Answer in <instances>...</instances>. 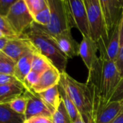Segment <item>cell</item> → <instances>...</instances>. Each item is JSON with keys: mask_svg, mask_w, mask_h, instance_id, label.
I'll return each instance as SVG.
<instances>
[{"mask_svg": "<svg viewBox=\"0 0 123 123\" xmlns=\"http://www.w3.org/2000/svg\"><path fill=\"white\" fill-rule=\"evenodd\" d=\"M23 1L33 17L48 7L47 0H23Z\"/></svg>", "mask_w": 123, "mask_h": 123, "instance_id": "24", "label": "cell"}, {"mask_svg": "<svg viewBox=\"0 0 123 123\" xmlns=\"http://www.w3.org/2000/svg\"><path fill=\"white\" fill-rule=\"evenodd\" d=\"M98 43L90 36H83V39L79 44L78 55L80 56L88 71H91L96 65L98 56Z\"/></svg>", "mask_w": 123, "mask_h": 123, "instance_id": "11", "label": "cell"}, {"mask_svg": "<svg viewBox=\"0 0 123 123\" xmlns=\"http://www.w3.org/2000/svg\"><path fill=\"white\" fill-rule=\"evenodd\" d=\"M120 49L119 43V23L113 29L106 44V51L109 57L114 62H116Z\"/></svg>", "mask_w": 123, "mask_h": 123, "instance_id": "20", "label": "cell"}, {"mask_svg": "<svg viewBox=\"0 0 123 123\" xmlns=\"http://www.w3.org/2000/svg\"><path fill=\"white\" fill-rule=\"evenodd\" d=\"M36 51H30L23 55L16 62L14 76L22 83L32 70V62L34 53Z\"/></svg>", "mask_w": 123, "mask_h": 123, "instance_id": "16", "label": "cell"}, {"mask_svg": "<svg viewBox=\"0 0 123 123\" xmlns=\"http://www.w3.org/2000/svg\"><path fill=\"white\" fill-rule=\"evenodd\" d=\"M27 98L24 95L17 97L8 104L10 107L16 113L24 115L27 108Z\"/></svg>", "mask_w": 123, "mask_h": 123, "instance_id": "25", "label": "cell"}, {"mask_svg": "<svg viewBox=\"0 0 123 123\" xmlns=\"http://www.w3.org/2000/svg\"><path fill=\"white\" fill-rule=\"evenodd\" d=\"M47 2L51 12V20L46 26L38 25L43 31L51 36L54 37L67 30H71L72 28L75 27L68 0H47Z\"/></svg>", "mask_w": 123, "mask_h": 123, "instance_id": "4", "label": "cell"}, {"mask_svg": "<svg viewBox=\"0 0 123 123\" xmlns=\"http://www.w3.org/2000/svg\"><path fill=\"white\" fill-rule=\"evenodd\" d=\"M59 71L54 66L48 69L41 75L38 83L33 88V91L37 93H41L50 88L57 86L61 79Z\"/></svg>", "mask_w": 123, "mask_h": 123, "instance_id": "14", "label": "cell"}, {"mask_svg": "<svg viewBox=\"0 0 123 123\" xmlns=\"http://www.w3.org/2000/svg\"><path fill=\"white\" fill-rule=\"evenodd\" d=\"M40 77L41 75L31 70L25 77L23 81V85L26 90H32L33 88L38 83Z\"/></svg>", "mask_w": 123, "mask_h": 123, "instance_id": "28", "label": "cell"}, {"mask_svg": "<svg viewBox=\"0 0 123 123\" xmlns=\"http://www.w3.org/2000/svg\"><path fill=\"white\" fill-rule=\"evenodd\" d=\"M53 38L56 41L60 50L68 59H72L78 55L79 44L73 38L71 30H67Z\"/></svg>", "mask_w": 123, "mask_h": 123, "instance_id": "12", "label": "cell"}, {"mask_svg": "<svg viewBox=\"0 0 123 123\" xmlns=\"http://www.w3.org/2000/svg\"><path fill=\"white\" fill-rule=\"evenodd\" d=\"M119 43L121 47L123 46V9L119 22Z\"/></svg>", "mask_w": 123, "mask_h": 123, "instance_id": "34", "label": "cell"}, {"mask_svg": "<svg viewBox=\"0 0 123 123\" xmlns=\"http://www.w3.org/2000/svg\"><path fill=\"white\" fill-rule=\"evenodd\" d=\"M34 22L37 23L38 25L46 26L47 25L51 20V12L50 9L49 7V5L47 7L43 9V10L38 12L36 15H35L33 17Z\"/></svg>", "mask_w": 123, "mask_h": 123, "instance_id": "27", "label": "cell"}, {"mask_svg": "<svg viewBox=\"0 0 123 123\" xmlns=\"http://www.w3.org/2000/svg\"><path fill=\"white\" fill-rule=\"evenodd\" d=\"M58 87H59V91L61 95L62 100V101H63V103L70 116L72 122H73L81 115H80V112L78 111L77 107L75 106V104L73 103V100L71 99L70 96H69L65 86L61 82V80H59Z\"/></svg>", "mask_w": 123, "mask_h": 123, "instance_id": "18", "label": "cell"}, {"mask_svg": "<svg viewBox=\"0 0 123 123\" xmlns=\"http://www.w3.org/2000/svg\"><path fill=\"white\" fill-rule=\"evenodd\" d=\"M5 18L19 36H23L34 22L32 15L23 0H18L12 5Z\"/></svg>", "mask_w": 123, "mask_h": 123, "instance_id": "6", "label": "cell"}, {"mask_svg": "<svg viewBox=\"0 0 123 123\" xmlns=\"http://www.w3.org/2000/svg\"><path fill=\"white\" fill-rule=\"evenodd\" d=\"M73 123H86V121L84 120V119L82 117V116H80L75 122H73Z\"/></svg>", "mask_w": 123, "mask_h": 123, "instance_id": "37", "label": "cell"}, {"mask_svg": "<svg viewBox=\"0 0 123 123\" xmlns=\"http://www.w3.org/2000/svg\"><path fill=\"white\" fill-rule=\"evenodd\" d=\"M111 123H123V107L119 113V114L117 116V117Z\"/></svg>", "mask_w": 123, "mask_h": 123, "instance_id": "36", "label": "cell"}, {"mask_svg": "<svg viewBox=\"0 0 123 123\" xmlns=\"http://www.w3.org/2000/svg\"><path fill=\"white\" fill-rule=\"evenodd\" d=\"M75 26L83 36H90L89 24L84 0H68Z\"/></svg>", "mask_w": 123, "mask_h": 123, "instance_id": "8", "label": "cell"}, {"mask_svg": "<svg viewBox=\"0 0 123 123\" xmlns=\"http://www.w3.org/2000/svg\"><path fill=\"white\" fill-rule=\"evenodd\" d=\"M116 65L117 67V69L120 73L121 77H123V46L120 47L118 56L116 59Z\"/></svg>", "mask_w": 123, "mask_h": 123, "instance_id": "33", "label": "cell"}, {"mask_svg": "<svg viewBox=\"0 0 123 123\" xmlns=\"http://www.w3.org/2000/svg\"><path fill=\"white\" fill-rule=\"evenodd\" d=\"M51 119L54 123H73L70 116L62 100L59 107L53 113Z\"/></svg>", "mask_w": 123, "mask_h": 123, "instance_id": "23", "label": "cell"}, {"mask_svg": "<svg viewBox=\"0 0 123 123\" xmlns=\"http://www.w3.org/2000/svg\"><path fill=\"white\" fill-rule=\"evenodd\" d=\"M37 51L47 58L60 73L65 72L68 57L60 50L54 38L43 31L35 22L24 33Z\"/></svg>", "mask_w": 123, "mask_h": 123, "instance_id": "2", "label": "cell"}, {"mask_svg": "<svg viewBox=\"0 0 123 123\" xmlns=\"http://www.w3.org/2000/svg\"><path fill=\"white\" fill-rule=\"evenodd\" d=\"M0 31L3 35L9 39L15 38L20 37L16 34V33L13 31L10 23L7 20L6 18L0 15Z\"/></svg>", "mask_w": 123, "mask_h": 123, "instance_id": "26", "label": "cell"}, {"mask_svg": "<svg viewBox=\"0 0 123 123\" xmlns=\"http://www.w3.org/2000/svg\"><path fill=\"white\" fill-rule=\"evenodd\" d=\"M123 101V77L118 83L109 101Z\"/></svg>", "mask_w": 123, "mask_h": 123, "instance_id": "29", "label": "cell"}, {"mask_svg": "<svg viewBox=\"0 0 123 123\" xmlns=\"http://www.w3.org/2000/svg\"><path fill=\"white\" fill-rule=\"evenodd\" d=\"M18 0H0V15L5 17L12 7Z\"/></svg>", "mask_w": 123, "mask_h": 123, "instance_id": "30", "label": "cell"}, {"mask_svg": "<svg viewBox=\"0 0 123 123\" xmlns=\"http://www.w3.org/2000/svg\"><path fill=\"white\" fill-rule=\"evenodd\" d=\"M52 66L53 65L47 58L41 54L38 51H35L32 62L31 70L38 73L39 75H41Z\"/></svg>", "mask_w": 123, "mask_h": 123, "instance_id": "21", "label": "cell"}, {"mask_svg": "<svg viewBox=\"0 0 123 123\" xmlns=\"http://www.w3.org/2000/svg\"><path fill=\"white\" fill-rule=\"evenodd\" d=\"M123 107V101H109L96 114L94 123H111Z\"/></svg>", "mask_w": 123, "mask_h": 123, "instance_id": "13", "label": "cell"}, {"mask_svg": "<svg viewBox=\"0 0 123 123\" xmlns=\"http://www.w3.org/2000/svg\"><path fill=\"white\" fill-rule=\"evenodd\" d=\"M8 39L9 38H7L5 36L0 38V53H2L4 49L5 48V46L7 45V43L8 41Z\"/></svg>", "mask_w": 123, "mask_h": 123, "instance_id": "35", "label": "cell"}, {"mask_svg": "<svg viewBox=\"0 0 123 123\" xmlns=\"http://www.w3.org/2000/svg\"><path fill=\"white\" fill-rule=\"evenodd\" d=\"M25 91L22 83L0 86V104H8L17 97L23 95Z\"/></svg>", "mask_w": 123, "mask_h": 123, "instance_id": "15", "label": "cell"}, {"mask_svg": "<svg viewBox=\"0 0 123 123\" xmlns=\"http://www.w3.org/2000/svg\"><path fill=\"white\" fill-rule=\"evenodd\" d=\"M61 1H66V0H61Z\"/></svg>", "mask_w": 123, "mask_h": 123, "instance_id": "40", "label": "cell"}, {"mask_svg": "<svg viewBox=\"0 0 123 123\" xmlns=\"http://www.w3.org/2000/svg\"><path fill=\"white\" fill-rule=\"evenodd\" d=\"M16 62L3 51L0 53V73L14 76Z\"/></svg>", "mask_w": 123, "mask_h": 123, "instance_id": "22", "label": "cell"}, {"mask_svg": "<svg viewBox=\"0 0 123 123\" xmlns=\"http://www.w3.org/2000/svg\"><path fill=\"white\" fill-rule=\"evenodd\" d=\"M24 123H54L51 117L45 116H36L25 119Z\"/></svg>", "mask_w": 123, "mask_h": 123, "instance_id": "31", "label": "cell"}, {"mask_svg": "<svg viewBox=\"0 0 123 123\" xmlns=\"http://www.w3.org/2000/svg\"><path fill=\"white\" fill-rule=\"evenodd\" d=\"M5 36L3 35V33L1 32V31H0V38H2V37H4Z\"/></svg>", "mask_w": 123, "mask_h": 123, "instance_id": "39", "label": "cell"}, {"mask_svg": "<svg viewBox=\"0 0 123 123\" xmlns=\"http://www.w3.org/2000/svg\"><path fill=\"white\" fill-rule=\"evenodd\" d=\"M20 83L21 82H20L15 76L0 73V86L12 84V83Z\"/></svg>", "mask_w": 123, "mask_h": 123, "instance_id": "32", "label": "cell"}, {"mask_svg": "<svg viewBox=\"0 0 123 123\" xmlns=\"http://www.w3.org/2000/svg\"><path fill=\"white\" fill-rule=\"evenodd\" d=\"M30 51L37 50L31 41L23 34L18 38L8 39L3 52L17 62L23 55Z\"/></svg>", "mask_w": 123, "mask_h": 123, "instance_id": "9", "label": "cell"}, {"mask_svg": "<svg viewBox=\"0 0 123 123\" xmlns=\"http://www.w3.org/2000/svg\"><path fill=\"white\" fill-rule=\"evenodd\" d=\"M115 1L117 3L118 6L122 10L123 9V0H115Z\"/></svg>", "mask_w": 123, "mask_h": 123, "instance_id": "38", "label": "cell"}, {"mask_svg": "<svg viewBox=\"0 0 123 123\" xmlns=\"http://www.w3.org/2000/svg\"><path fill=\"white\" fill-rule=\"evenodd\" d=\"M38 95L47 104L53 113L56 110L60 103L62 102V98L59 91L58 85L50 88L41 93H39Z\"/></svg>", "mask_w": 123, "mask_h": 123, "instance_id": "17", "label": "cell"}, {"mask_svg": "<svg viewBox=\"0 0 123 123\" xmlns=\"http://www.w3.org/2000/svg\"><path fill=\"white\" fill-rule=\"evenodd\" d=\"M90 29V37L96 43L104 39L109 42L106 23L98 0H84Z\"/></svg>", "mask_w": 123, "mask_h": 123, "instance_id": "5", "label": "cell"}, {"mask_svg": "<svg viewBox=\"0 0 123 123\" xmlns=\"http://www.w3.org/2000/svg\"><path fill=\"white\" fill-rule=\"evenodd\" d=\"M104 18L109 38L116 25H118L122 10L115 0H98Z\"/></svg>", "mask_w": 123, "mask_h": 123, "instance_id": "10", "label": "cell"}, {"mask_svg": "<svg viewBox=\"0 0 123 123\" xmlns=\"http://www.w3.org/2000/svg\"><path fill=\"white\" fill-rule=\"evenodd\" d=\"M97 43L100 56L93 69L89 71L87 84L98 93L101 109L109 102L122 77L115 62L112 61L107 54V43L104 39H101Z\"/></svg>", "mask_w": 123, "mask_h": 123, "instance_id": "1", "label": "cell"}, {"mask_svg": "<svg viewBox=\"0 0 123 123\" xmlns=\"http://www.w3.org/2000/svg\"><path fill=\"white\" fill-rule=\"evenodd\" d=\"M25 116L14 111L8 104H0V123H24Z\"/></svg>", "mask_w": 123, "mask_h": 123, "instance_id": "19", "label": "cell"}, {"mask_svg": "<svg viewBox=\"0 0 123 123\" xmlns=\"http://www.w3.org/2000/svg\"><path fill=\"white\" fill-rule=\"evenodd\" d=\"M60 80L86 122L94 123V97L88 85L77 81L66 72L61 74Z\"/></svg>", "mask_w": 123, "mask_h": 123, "instance_id": "3", "label": "cell"}, {"mask_svg": "<svg viewBox=\"0 0 123 123\" xmlns=\"http://www.w3.org/2000/svg\"><path fill=\"white\" fill-rule=\"evenodd\" d=\"M23 95L28 101L26 111L24 114L25 119L36 116L52 117V111L41 98L38 93L34 92L33 90H26Z\"/></svg>", "mask_w": 123, "mask_h": 123, "instance_id": "7", "label": "cell"}]
</instances>
